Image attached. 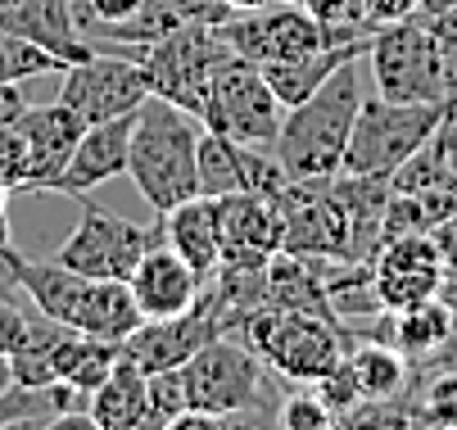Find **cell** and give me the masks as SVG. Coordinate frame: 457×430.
<instances>
[{"mask_svg": "<svg viewBox=\"0 0 457 430\" xmlns=\"http://www.w3.org/2000/svg\"><path fill=\"white\" fill-rule=\"evenodd\" d=\"M358 104H362V73H358V59H349L303 104L286 109L272 154L281 159L290 181L321 186V181H336L345 172V150H349Z\"/></svg>", "mask_w": 457, "mask_h": 430, "instance_id": "cell-1", "label": "cell"}, {"mask_svg": "<svg viewBox=\"0 0 457 430\" xmlns=\"http://www.w3.org/2000/svg\"><path fill=\"white\" fill-rule=\"evenodd\" d=\"M200 118L163 95H150L137 109L127 177L154 213H168L181 200L200 195Z\"/></svg>", "mask_w": 457, "mask_h": 430, "instance_id": "cell-2", "label": "cell"}, {"mask_svg": "<svg viewBox=\"0 0 457 430\" xmlns=\"http://www.w3.org/2000/svg\"><path fill=\"white\" fill-rule=\"evenodd\" d=\"M236 331L245 335V344L258 358H263V367H272L277 376H286L295 385H312L317 376H326L349 353L340 322L308 313V309H277L272 303V309L249 313Z\"/></svg>", "mask_w": 457, "mask_h": 430, "instance_id": "cell-3", "label": "cell"}, {"mask_svg": "<svg viewBox=\"0 0 457 430\" xmlns=\"http://www.w3.org/2000/svg\"><path fill=\"white\" fill-rule=\"evenodd\" d=\"M457 100H426V104H403L385 95H362L349 150H345V172L358 177H389L408 154H417L453 113Z\"/></svg>", "mask_w": 457, "mask_h": 430, "instance_id": "cell-4", "label": "cell"}, {"mask_svg": "<svg viewBox=\"0 0 457 430\" xmlns=\"http://www.w3.org/2000/svg\"><path fill=\"white\" fill-rule=\"evenodd\" d=\"M132 59H141V69H145L154 95L181 104L195 118H204L213 73L231 59V45L218 37L213 23H186V28L159 37V41L137 45Z\"/></svg>", "mask_w": 457, "mask_h": 430, "instance_id": "cell-5", "label": "cell"}, {"mask_svg": "<svg viewBox=\"0 0 457 430\" xmlns=\"http://www.w3.org/2000/svg\"><path fill=\"white\" fill-rule=\"evenodd\" d=\"M367 64H371V78H376V95H385V100H403V104L453 100L426 14L380 23L371 45H367Z\"/></svg>", "mask_w": 457, "mask_h": 430, "instance_id": "cell-6", "label": "cell"}, {"mask_svg": "<svg viewBox=\"0 0 457 430\" xmlns=\"http://www.w3.org/2000/svg\"><path fill=\"white\" fill-rule=\"evenodd\" d=\"M181 381H186L190 412H204L213 421L218 417L258 412L253 403L263 399V358H258L245 340L218 335L195 358L181 362ZM258 417L277 421V412H258Z\"/></svg>", "mask_w": 457, "mask_h": 430, "instance_id": "cell-7", "label": "cell"}, {"mask_svg": "<svg viewBox=\"0 0 457 430\" xmlns=\"http://www.w3.org/2000/svg\"><path fill=\"white\" fill-rule=\"evenodd\" d=\"M154 244H163L159 213H154V227H145V222H132V218H118V213H109V209H100L82 195L78 231L59 244L54 259L63 268L82 272V277H96V281H127Z\"/></svg>", "mask_w": 457, "mask_h": 430, "instance_id": "cell-8", "label": "cell"}, {"mask_svg": "<svg viewBox=\"0 0 457 430\" xmlns=\"http://www.w3.org/2000/svg\"><path fill=\"white\" fill-rule=\"evenodd\" d=\"M281 118H286V104L277 100V91L268 87L263 69L249 64V59L231 54L227 64L213 73V87H209V104H204V128L209 132H222L231 141H245V145H277L281 136Z\"/></svg>", "mask_w": 457, "mask_h": 430, "instance_id": "cell-9", "label": "cell"}, {"mask_svg": "<svg viewBox=\"0 0 457 430\" xmlns=\"http://www.w3.org/2000/svg\"><path fill=\"white\" fill-rule=\"evenodd\" d=\"M218 37L231 45V54L249 59V64H277V59H295V54H308V50H321V45H336L340 37L317 23L299 0H268L258 10H240V14H227L222 23H213Z\"/></svg>", "mask_w": 457, "mask_h": 430, "instance_id": "cell-10", "label": "cell"}, {"mask_svg": "<svg viewBox=\"0 0 457 430\" xmlns=\"http://www.w3.org/2000/svg\"><path fill=\"white\" fill-rule=\"evenodd\" d=\"M231 331H236V318H231V309L222 303L218 285H209L181 318L141 322L132 335L122 340V349L132 353V358L145 367V372H168V367H181L186 358H195L209 340L231 335Z\"/></svg>", "mask_w": 457, "mask_h": 430, "instance_id": "cell-11", "label": "cell"}, {"mask_svg": "<svg viewBox=\"0 0 457 430\" xmlns=\"http://www.w3.org/2000/svg\"><path fill=\"white\" fill-rule=\"evenodd\" d=\"M150 78L141 69V59L132 54H91L78 59V64L63 69L59 82V100L73 104L87 122H104V118H122V113H137L150 100Z\"/></svg>", "mask_w": 457, "mask_h": 430, "instance_id": "cell-12", "label": "cell"}, {"mask_svg": "<svg viewBox=\"0 0 457 430\" xmlns=\"http://www.w3.org/2000/svg\"><path fill=\"white\" fill-rule=\"evenodd\" d=\"M439 281H444V259L430 236L385 240L371 259V285H376L380 309H389V313H403L421 299H435Z\"/></svg>", "mask_w": 457, "mask_h": 430, "instance_id": "cell-13", "label": "cell"}, {"mask_svg": "<svg viewBox=\"0 0 457 430\" xmlns=\"http://www.w3.org/2000/svg\"><path fill=\"white\" fill-rule=\"evenodd\" d=\"M218 227H222V263L227 268H268V259L286 244V218H281L277 200H268V195H249V191L222 195Z\"/></svg>", "mask_w": 457, "mask_h": 430, "instance_id": "cell-14", "label": "cell"}, {"mask_svg": "<svg viewBox=\"0 0 457 430\" xmlns=\"http://www.w3.org/2000/svg\"><path fill=\"white\" fill-rule=\"evenodd\" d=\"M14 128L23 132L28 141V181H23V191H50L54 186V177L69 168L82 132H87V118L73 109V104H28L19 113Z\"/></svg>", "mask_w": 457, "mask_h": 430, "instance_id": "cell-15", "label": "cell"}, {"mask_svg": "<svg viewBox=\"0 0 457 430\" xmlns=\"http://www.w3.org/2000/svg\"><path fill=\"white\" fill-rule=\"evenodd\" d=\"M132 122L137 113H122V118H104V122H87V132L69 159V168H63L54 177V195H91L96 186H104V181L113 177H127V145H132Z\"/></svg>", "mask_w": 457, "mask_h": 430, "instance_id": "cell-16", "label": "cell"}, {"mask_svg": "<svg viewBox=\"0 0 457 430\" xmlns=\"http://www.w3.org/2000/svg\"><path fill=\"white\" fill-rule=\"evenodd\" d=\"M127 285H132V299H137L145 322H168V318H181L190 303L200 299L204 277L163 240L137 263V272L127 277Z\"/></svg>", "mask_w": 457, "mask_h": 430, "instance_id": "cell-17", "label": "cell"}, {"mask_svg": "<svg viewBox=\"0 0 457 430\" xmlns=\"http://www.w3.org/2000/svg\"><path fill=\"white\" fill-rule=\"evenodd\" d=\"M0 23L37 45H46L63 64H78V59L96 54V45L78 28L73 0H0Z\"/></svg>", "mask_w": 457, "mask_h": 430, "instance_id": "cell-18", "label": "cell"}, {"mask_svg": "<svg viewBox=\"0 0 457 430\" xmlns=\"http://www.w3.org/2000/svg\"><path fill=\"white\" fill-rule=\"evenodd\" d=\"M159 222H163V240L209 281V277L218 272V263H222L218 200H213V195H190V200H181L177 209L159 213Z\"/></svg>", "mask_w": 457, "mask_h": 430, "instance_id": "cell-19", "label": "cell"}, {"mask_svg": "<svg viewBox=\"0 0 457 430\" xmlns=\"http://www.w3.org/2000/svg\"><path fill=\"white\" fill-rule=\"evenodd\" d=\"M376 37V32H371ZM371 37L362 41H336V45H321V50H308V54H295V59H277V64H263V78L268 87L277 91V100L286 109L303 104L326 78H331L340 64H349V59H367V45Z\"/></svg>", "mask_w": 457, "mask_h": 430, "instance_id": "cell-20", "label": "cell"}, {"mask_svg": "<svg viewBox=\"0 0 457 430\" xmlns=\"http://www.w3.org/2000/svg\"><path fill=\"white\" fill-rule=\"evenodd\" d=\"M145 385L150 372L122 349V358L113 362V372L104 376V385L91 394V421L96 430H141L145 426Z\"/></svg>", "mask_w": 457, "mask_h": 430, "instance_id": "cell-21", "label": "cell"}, {"mask_svg": "<svg viewBox=\"0 0 457 430\" xmlns=\"http://www.w3.org/2000/svg\"><path fill=\"white\" fill-rule=\"evenodd\" d=\"M141 309L132 299V285L127 281H87V294L78 303V318H73V331H87V335H100V340H127L137 327H141Z\"/></svg>", "mask_w": 457, "mask_h": 430, "instance_id": "cell-22", "label": "cell"}, {"mask_svg": "<svg viewBox=\"0 0 457 430\" xmlns=\"http://www.w3.org/2000/svg\"><path fill=\"white\" fill-rule=\"evenodd\" d=\"M349 367L362 385V399H399L412 381V362L389 340H358L349 344Z\"/></svg>", "mask_w": 457, "mask_h": 430, "instance_id": "cell-23", "label": "cell"}, {"mask_svg": "<svg viewBox=\"0 0 457 430\" xmlns=\"http://www.w3.org/2000/svg\"><path fill=\"white\" fill-rule=\"evenodd\" d=\"M453 335H457L453 331V309H448L444 299H421V303H412V309L395 313V344H399V353L408 362L430 358Z\"/></svg>", "mask_w": 457, "mask_h": 430, "instance_id": "cell-24", "label": "cell"}, {"mask_svg": "<svg viewBox=\"0 0 457 430\" xmlns=\"http://www.w3.org/2000/svg\"><path fill=\"white\" fill-rule=\"evenodd\" d=\"M457 186L453 172H448V154H444V136L435 132L417 154H408L395 172H389V191H403V195H421V191H444Z\"/></svg>", "mask_w": 457, "mask_h": 430, "instance_id": "cell-25", "label": "cell"}, {"mask_svg": "<svg viewBox=\"0 0 457 430\" xmlns=\"http://www.w3.org/2000/svg\"><path fill=\"white\" fill-rule=\"evenodd\" d=\"M59 54H50L46 45L19 37L14 28L0 23V82H28V78H46V73H63Z\"/></svg>", "mask_w": 457, "mask_h": 430, "instance_id": "cell-26", "label": "cell"}, {"mask_svg": "<svg viewBox=\"0 0 457 430\" xmlns=\"http://www.w3.org/2000/svg\"><path fill=\"white\" fill-rule=\"evenodd\" d=\"M408 403V394H403ZM412 421L421 426H444L457 430V367H444V372H426V385L417 390V403H408Z\"/></svg>", "mask_w": 457, "mask_h": 430, "instance_id": "cell-27", "label": "cell"}, {"mask_svg": "<svg viewBox=\"0 0 457 430\" xmlns=\"http://www.w3.org/2000/svg\"><path fill=\"white\" fill-rule=\"evenodd\" d=\"M186 412H190V399H186L181 367L150 372V385H145V426L150 430H172Z\"/></svg>", "mask_w": 457, "mask_h": 430, "instance_id": "cell-28", "label": "cell"}, {"mask_svg": "<svg viewBox=\"0 0 457 430\" xmlns=\"http://www.w3.org/2000/svg\"><path fill=\"white\" fill-rule=\"evenodd\" d=\"M312 394L326 403V408H331V417H336V426L362 403V385H358V376H353V367H349V353L331 367V372H326V376H317L312 381Z\"/></svg>", "mask_w": 457, "mask_h": 430, "instance_id": "cell-29", "label": "cell"}, {"mask_svg": "<svg viewBox=\"0 0 457 430\" xmlns=\"http://www.w3.org/2000/svg\"><path fill=\"white\" fill-rule=\"evenodd\" d=\"M303 10H308L317 23L331 28L340 41H362V37L376 32V28L367 23V14H362L358 0H303Z\"/></svg>", "mask_w": 457, "mask_h": 430, "instance_id": "cell-30", "label": "cell"}, {"mask_svg": "<svg viewBox=\"0 0 457 430\" xmlns=\"http://www.w3.org/2000/svg\"><path fill=\"white\" fill-rule=\"evenodd\" d=\"M277 421H281L286 430H331V426H336L331 408L312 394V385H308V394H290V399L277 408Z\"/></svg>", "mask_w": 457, "mask_h": 430, "instance_id": "cell-31", "label": "cell"}, {"mask_svg": "<svg viewBox=\"0 0 457 430\" xmlns=\"http://www.w3.org/2000/svg\"><path fill=\"white\" fill-rule=\"evenodd\" d=\"M23 181H28V141L10 122V128H0V191L14 195L23 191Z\"/></svg>", "mask_w": 457, "mask_h": 430, "instance_id": "cell-32", "label": "cell"}, {"mask_svg": "<svg viewBox=\"0 0 457 430\" xmlns=\"http://www.w3.org/2000/svg\"><path fill=\"white\" fill-rule=\"evenodd\" d=\"M430 37H435V50H439V69H444L448 95L457 100V5L430 19Z\"/></svg>", "mask_w": 457, "mask_h": 430, "instance_id": "cell-33", "label": "cell"}, {"mask_svg": "<svg viewBox=\"0 0 457 430\" xmlns=\"http://www.w3.org/2000/svg\"><path fill=\"white\" fill-rule=\"evenodd\" d=\"M28 331H32V318L14 303V294H0V358H14L28 344Z\"/></svg>", "mask_w": 457, "mask_h": 430, "instance_id": "cell-34", "label": "cell"}, {"mask_svg": "<svg viewBox=\"0 0 457 430\" xmlns=\"http://www.w3.org/2000/svg\"><path fill=\"white\" fill-rule=\"evenodd\" d=\"M358 5H362V14H367L371 28H380V23H399V19L417 14V0H358Z\"/></svg>", "mask_w": 457, "mask_h": 430, "instance_id": "cell-35", "label": "cell"}, {"mask_svg": "<svg viewBox=\"0 0 457 430\" xmlns=\"http://www.w3.org/2000/svg\"><path fill=\"white\" fill-rule=\"evenodd\" d=\"M430 240H435V250H439L444 268H457V209L444 213V218L430 227Z\"/></svg>", "mask_w": 457, "mask_h": 430, "instance_id": "cell-36", "label": "cell"}, {"mask_svg": "<svg viewBox=\"0 0 457 430\" xmlns=\"http://www.w3.org/2000/svg\"><path fill=\"white\" fill-rule=\"evenodd\" d=\"M28 109L19 82H0V128H10V122H19V113Z\"/></svg>", "mask_w": 457, "mask_h": 430, "instance_id": "cell-37", "label": "cell"}, {"mask_svg": "<svg viewBox=\"0 0 457 430\" xmlns=\"http://www.w3.org/2000/svg\"><path fill=\"white\" fill-rule=\"evenodd\" d=\"M439 136H444V154H448V172H453V181H457V104H453V113L444 118V128H439Z\"/></svg>", "mask_w": 457, "mask_h": 430, "instance_id": "cell-38", "label": "cell"}, {"mask_svg": "<svg viewBox=\"0 0 457 430\" xmlns=\"http://www.w3.org/2000/svg\"><path fill=\"white\" fill-rule=\"evenodd\" d=\"M435 299H444L448 309L457 313V268H444V281H439V294Z\"/></svg>", "mask_w": 457, "mask_h": 430, "instance_id": "cell-39", "label": "cell"}, {"mask_svg": "<svg viewBox=\"0 0 457 430\" xmlns=\"http://www.w3.org/2000/svg\"><path fill=\"white\" fill-rule=\"evenodd\" d=\"M457 0H417V14H426V19H435V14H444V10H453Z\"/></svg>", "mask_w": 457, "mask_h": 430, "instance_id": "cell-40", "label": "cell"}, {"mask_svg": "<svg viewBox=\"0 0 457 430\" xmlns=\"http://www.w3.org/2000/svg\"><path fill=\"white\" fill-rule=\"evenodd\" d=\"M10 250V218H5V191H0V254Z\"/></svg>", "mask_w": 457, "mask_h": 430, "instance_id": "cell-41", "label": "cell"}, {"mask_svg": "<svg viewBox=\"0 0 457 430\" xmlns=\"http://www.w3.org/2000/svg\"><path fill=\"white\" fill-rule=\"evenodd\" d=\"M222 10H231V14H240V10H258V5H268V0H218Z\"/></svg>", "mask_w": 457, "mask_h": 430, "instance_id": "cell-42", "label": "cell"}, {"mask_svg": "<svg viewBox=\"0 0 457 430\" xmlns=\"http://www.w3.org/2000/svg\"><path fill=\"white\" fill-rule=\"evenodd\" d=\"M14 376H10V358H0V390H5Z\"/></svg>", "mask_w": 457, "mask_h": 430, "instance_id": "cell-43", "label": "cell"}, {"mask_svg": "<svg viewBox=\"0 0 457 430\" xmlns=\"http://www.w3.org/2000/svg\"><path fill=\"white\" fill-rule=\"evenodd\" d=\"M453 331H457V313H453Z\"/></svg>", "mask_w": 457, "mask_h": 430, "instance_id": "cell-44", "label": "cell"}, {"mask_svg": "<svg viewBox=\"0 0 457 430\" xmlns=\"http://www.w3.org/2000/svg\"><path fill=\"white\" fill-rule=\"evenodd\" d=\"M299 5H303V0H299Z\"/></svg>", "mask_w": 457, "mask_h": 430, "instance_id": "cell-45", "label": "cell"}]
</instances>
